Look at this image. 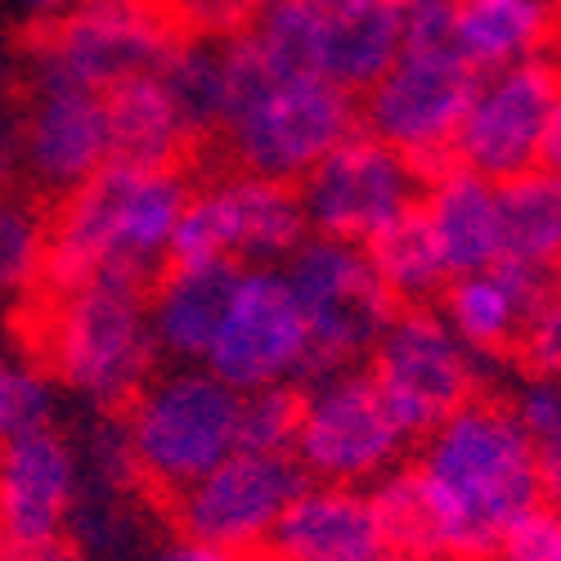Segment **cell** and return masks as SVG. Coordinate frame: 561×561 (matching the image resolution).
Instances as JSON below:
<instances>
[{"mask_svg": "<svg viewBox=\"0 0 561 561\" xmlns=\"http://www.w3.org/2000/svg\"><path fill=\"white\" fill-rule=\"evenodd\" d=\"M481 72L458 50H400L396 64L359 95V130L409 158L423 180L449 167L454 135Z\"/></svg>", "mask_w": 561, "mask_h": 561, "instance_id": "11", "label": "cell"}, {"mask_svg": "<svg viewBox=\"0 0 561 561\" xmlns=\"http://www.w3.org/2000/svg\"><path fill=\"white\" fill-rule=\"evenodd\" d=\"M239 265H167L149 284V323L162 359L171 364H203L216 337V323L233 293Z\"/></svg>", "mask_w": 561, "mask_h": 561, "instance_id": "21", "label": "cell"}, {"mask_svg": "<svg viewBox=\"0 0 561 561\" xmlns=\"http://www.w3.org/2000/svg\"><path fill=\"white\" fill-rule=\"evenodd\" d=\"M539 477H543V499H552L561 512V445L539 454Z\"/></svg>", "mask_w": 561, "mask_h": 561, "instance_id": "40", "label": "cell"}, {"mask_svg": "<svg viewBox=\"0 0 561 561\" xmlns=\"http://www.w3.org/2000/svg\"><path fill=\"white\" fill-rule=\"evenodd\" d=\"M494 561H561V512L548 503L535 507L503 535Z\"/></svg>", "mask_w": 561, "mask_h": 561, "instance_id": "35", "label": "cell"}, {"mask_svg": "<svg viewBox=\"0 0 561 561\" xmlns=\"http://www.w3.org/2000/svg\"><path fill=\"white\" fill-rule=\"evenodd\" d=\"M364 256L378 274V284L387 288V297L409 310V306H432L445 288H449V265L445 252L436 243V233L423 216V207L404 211L400 220H391L387 229H378L364 243Z\"/></svg>", "mask_w": 561, "mask_h": 561, "instance_id": "24", "label": "cell"}, {"mask_svg": "<svg viewBox=\"0 0 561 561\" xmlns=\"http://www.w3.org/2000/svg\"><path fill=\"white\" fill-rule=\"evenodd\" d=\"M382 552V530L368 490L310 481L270 530L261 561H368Z\"/></svg>", "mask_w": 561, "mask_h": 561, "instance_id": "19", "label": "cell"}, {"mask_svg": "<svg viewBox=\"0 0 561 561\" xmlns=\"http://www.w3.org/2000/svg\"><path fill=\"white\" fill-rule=\"evenodd\" d=\"M310 485L293 454H243L233 449L220 467L190 490L167 499L175 535H190L216 548L256 552L265 548L270 530L288 512V503Z\"/></svg>", "mask_w": 561, "mask_h": 561, "instance_id": "15", "label": "cell"}, {"mask_svg": "<svg viewBox=\"0 0 561 561\" xmlns=\"http://www.w3.org/2000/svg\"><path fill=\"white\" fill-rule=\"evenodd\" d=\"M539 167H543V171H557V175H561V90H557V100H552L548 126H543V145H539Z\"/></svg>", "mask_w": 561, "mask_h": 561, "instance_id": "39", "label": "cell"}, {"mask_svg": "<svg viewBox=\"0 0 561 561\" xmlns=\"http://www.w3.org/2000/svg\"><path fill=\"white\" fill-rule=\"evenodd\" d=\"M81 481H90L100 494H113V499H122L135 485H145L122 417H104V423L90 427V440H85V454H81Z\"/></svg>", "mask_w": 561, "mask_h": 561, "instance_id": "32", "label": "cell"}, {"mask_svg": "<svg viewBox=\"0 0 561 561\" xmlns=\"http://www.w3.org/2000/svg\"><path fill=\"white\" fill-rule=\"evenodd\" d=\"M149 561H261V557L256 552L216 548V543H203V539H190V535H171L167 543L153 548Z\"/></svg>", "mask_w": 561, "mask_h": 561, "instance_id": "37", "label": "cell"}, {"mask_svg": "<svg viewBox=\"0 0 561 561\" xmlns=\"http://www.w3.org/2000/svg\"><path fill=\"white\" fill-rule=\"evenodd\" d=\"M368 561H413V557H404V552H391V548H382V552H373Z\"/></svg>", "mask_w": 561, "mask_h": 561, "instance_id": "42", "label": "cell"}, {"mask_svg": "<svg viewBox=\"0 0 561 561\" xmlns=\"http://www.w3.org/2000/svg\"><path fill=\"white\" fill-rule=\"evenodd\" d=\"M225 117L220 139L248 175L301 184L342 139L359 130V95L329 77L274 64L252 32L220 41Z\"/></svg>", "mask_w": 561, "mask_h": 561, "instance_id": "3", "label": "cell"}, {"mask_svg": "<svg viewBox=\"0 0 561 561\" xmlns=\"http://www.w3.org/2000/svg\"><path fill=\"white\" fill-rule=\"evenodd\" d=\"M0 561H85V552L72 539H50L32 548H0Z\"/></svg>", "mask_w": 561, "mask_h": 561, "instance_id": "38", "label": "cell"}, {"mask_svg": "<svg viewBox=\"0 0 561 561\" xmlns=\"http://www.w3.org/2000/svg\"><path fill=\"white\" fill-rule=\"evenodd\" d=\"M19 158L41 190L64 198L81 190L90 175L108 167L104 95L77 85H27Z\"/></svg>", "mask_w": 561, "mask_h": 561, "instance_id": "17", "label": "cell"}, {"mask_svg": "<svg viewBox=\"0 0 561 561\" xmlns=\"http://www.w3.org/2000/svg\"><path fill=\"white\" fill-rule=\"evenodd\" d=\"M180 32L198 41H229L252 27L261 0H167Z\"/></svg>", "mask_w": 561, "mask_h": 561, "instance_id": "33", "label": "cell"}, {"mask_svg": "<svg viewBox=\"0 0 561 561\" xmlns=\"http://www.w3.org/2000/svg\"><path fill=\"white\" fill-rule=\"evenodd\" d=\"M162 90L171 95L180 122L190 126L194 145L220 130L225 117V68H220V41H198V36H180L175 50L158 64L153 72Z\"/></svg>", "mask_w": 561, "mask_h": 561, "instance_id": "26", "label": "cell"}, {"mask_svg": "<svg viewBox=\"0 0 561 561\" xmlns=\"http://www.w3.org/2000/svg\"><path fill=\"white\" fill-rule=\"evenodd\" d=\"M180 45L167 0H81V5L36 27L27 50V85H77L108 95L113 85L158 72Z\"/></svg>", "mask_w": 561, "mask_h": 561, "instance_id": "6", "label": "cell"}, {"mask_svg": "<svg viewBox=\"0 0 561 561\" xmlns=\"http://www.w3.org/2000/svg\"><path fill=\"white\" fill-rule=\"evenodd\" d=\"M36 427H55V382L0 346V445Z\"/></svg>", "mask_w": 561, "mask_h": 561, "instance_id": "30", "label": "cell"}, {"mask_svg": "<svg viewBox=\"0 0 561 561\" xmlns=\"http://www.w3.org/2000/svg\"><path fill=\"white\" fill-rule=\"evenodd\" d=\"M503 194V225H507V256H522L539 270L561 265V175L557 171H526L499 184Z\"/></svg>", "mask_w": 561, "mask_h": 561, "instance_id": "25", "label": "cell"}, {"mask_svg": "<svg viewBox=\"0 0 561 561\" xmlns=\"http://www.w3.org/2000/svg\"><path fill=\"white\" fill-rule=\"evenodd\" d=\"M417 207H423L454 278L490 270L494 261L507 256V225H503L499 184L449 162V167H440L423 180V198H417Z\"/></svg>", "mask_w": 561, "mask_h": 561, "instance_id": "20", "label": "cell"}, {"mask_svg": "<svg viewBox=\"0 0 561 561\" xmlns=\"http://www.w3.org/2000/svg\"><path fill=\"white\" fill-rule=\"evenodd\" d=\"M81 499V454L59 427H36L0 445V548L64 539Z\"/></svg>", "mask_w": 561, "mask_h": 561, "instance_id": "16", "label": "cell"}, {"mask_svg": "<svg viewBox=\"0 0 561 561\" xmlns=\"http://www.w3.org/2000/svg\"><path fill=\"white\" fill-rule=\"evenodd\" d=\"M552 0H462L454 23V50L467 68L499 72L552 50Z\"/></svg>", "mask_w": 561, "mask_h": 561, "instance_id": "23", "label": "cell"}, {"mask_svg": "<svg viewBox=\"0 0 561 561\" xmlns=\"http://www.w3.org/2000/svg\"><path fill=\"white\" fill-rule=\"evenodd\" d=\"M297 198L310 233L364 248L378 229L417 207L423 171L368 130H355L297 184Z\"/></svg>", "mask_w": 561, "mask_h": 561, "instance_id": "14", "label": "cell"}, {"mask_svg": "<svg viewBox=\"0 0 561 561\" xmlns=\"http://www.w3.org/2000/svg\"><path fill=\"white\" fill-rule=\"evenodd\" d=\"M561 90V59L548 50L539 59L485 72L454 135L449 162L490 184H507L539 167L543 126Z\"/></svg>", "mask_w": 561, "mask_h": 561, "instance_id": "13", "label": "cell"}, {"mask_svg": "<svg viewBox=\"0 0 561 561\" xmlns=\"http://www.w3.org/2000/svg\"><path fill=\"white\" fill-rule=\"evenodd\" d=\"M50 225L27 203L0 198V293H32L45 274Z\"/></svg>", "mask_w": 561, "mask_h": 561, "instance_id": "28", "label": "cell"}, {"mask_svg": "<svg viewBox=\"0 0 561 561\" xmlns=\"http://www.w3.org/2000/svg\"><path fill=\"white\" fill-rule=\"evenodd\" d=\"M301 417V387H256L239 400V449L243 454H293Z\"/></svg>", "mask_w": 561, "mask_h": 561, "instance_id": "29", "label": "cell"}, {"mask_svg": "<svg viewBox=\"0 0 561 561\" xmlns=\"http://www.w3.org/2000/svg\"><path fill=\"white\" fill-rule=\"evenodd\" d=\"M368 499H373V517H378V530H382V548L404 552L413 561H445L436 512H432V499L423 490L417 467H396L382 481H373Z\"/></svg>", "mask_w": 561, "mask_h": 561, "instance_id": "27", "label": "cell"}, {"mask_svg": "<svg viewBox=\"0 0 561 561\" xmlns=\"http://www.w3.org/2000/svg\"><path fill=\"white\" fill-rule=\"evenodd\" d=\"M364 373L409 440L436 432L449 413L477 400L481 387V359L449 333V323L432 306L396 310Z\"/></svg>", "mask_w": 561, "mask_h": 561, "instance_id": "10", "label": "cell"}, {"mask_svg": "<svg viewBox=\"0 0 561 561\" xmlns=\"http://www.w3.org/2000/svg\"><path fill=\"white\" fill-rule=\"evenodd\" d=\"M445 561H494L503 535L543 507L539 454L499 400H467L417 449Z\"/></svg>", "mask_w": 561, "mask_h": 561, "instance_id": "1", "label": "cell"}, {"mask_svg": "<svg viewBox=\"0 0 561 561\" xmlns=\"http://www.w3.org/2000/svg\"><path fill=\"white\" fill-rule=\"evenodd\" d=\"M278 270H284L288 293L306 319L310 378L359 368L400 310L378 284L359 243L310 233Z\"/></svg>", "mask_w": 561, "mask_h": 561, "instance_id": "7", "label": "cell"}, {"mask_svg": "<svg viewBox=\"0 0 561 561\" xmlns=\"http://www.w3.org/2000/svg\"><path fill=\"white\" fill-rule=\"evenodd\" d=\"M503 409L512 413V423L522 427V436L535 445V454L561 445V373L526 368V378L512 387Z\"/></svg>", "mask_w": 561, "mask_h": 561, "instance_id": "31", "label": "cell"}, {"mask_svg": "<svg viewBox=\"0 0 561 561\" xmlns=\"http://www.w3.org/2000/svg\"><path fill=\"white\" fill-rule=\"evenodd\" d=\"M77 5H81V0H27V14L36 19V27H45V23L68 19Z\"/></svg>", "mask_w": 561, "mask_h": 561, "instance_id": "41", "label": "cell"}, {"mask_svg": "<svg viewBox=\"0 0 561 561\" xmlns=\"http://www.w3.org/2000/svg\"><path fill=\"white\" fill-rule=\"evenodd\" d=\"M548 278L552 270L503 256L490 270L449 278V288L440 293V319L477 359L522 351L535 314L548 301Z\"/></svg>", "mask_w": 561, "mask_h": 561, "instance_id": "18", "label": "cell"}, {"mask_svg": "<svg viewBox=\"0 0 561 561\" xmlns=\"http://www.w3.org/2000/svg\"><path fill=\"white\" fill-rule=\"evenodd\" d=\"M522 359L539 373H561V265L548 278V301L522 342Z\"/></svg>", "mask_w": 561, "mask_h": 561, "instance_id": "36", "label": "cell"}, {"mask_svg": "<svg viewBox=\"0 0 561 561\" xmlns=\"http://www.w3.org/2000/svg\"><path fill=\"white\" fill-rule=\"evenodd\" d=\"M190 194L194 190L180 167L145 171L108 162L59 203L41 293L68 297L95 278H130L149 288L167 270L171 233L190 207Z\"/></svg>", "mask_w": 561, "mask_h": 561, "instance_id": "2", "label": "cell"}, {"mask_svg": "<svg viewBox=\"0 0 561 561\" xmlns=\"http://www.w3.org/2000/svg\"><path fill=\"white\" fill-rule=\"evenodd\" d=\"M310 239L297 184L233 171L190 194L167 265H284Z\"/></svg>", "mask_w": 561, "mask_h": 561, "instance_id": "8", "label": "cell"}, {"mask_svg": "<svg viewBox=\"0 0 561 561\" xmlns=\"http://www.w3.org/2000/svg\"><path fill=\"white\" fill-rule=\"evenodd\" d=\"M203 368L229 382L239 396L256 387L310 382L306 319L278 265H239Z\"/></svg>", "mask_w": 561, "mask_h": 561, "instance_id": "12", "label": "cell"}, {"mask_svg": "<svg viewBox=\"0 0 561 561\" xmlns=\"http://www.w3.org/2000/svg\"><path fill=\"white\" fill-rule=\"evenodd\" d=\"M239 391L203 364L158 368L126 409L122 427L139 477L158 494H180L239 449Z\"/></svg>", "mask_w": 561, "mask_h": 561, "instance_id": "5", "label": "cell"}, {"mask_svg": "<svg viewBox=\"0 0 561 561\" xmlns=\"http://www.w3.org/2000/svg\"><path fill=\"white\" fill-rule=\"evenodd\" d=\"M104 113H108V162L117 167H145V171L180 167V158L194 145L190 126L180 122L171 95L153 72L113 85L104 95Z\"/></svg>", "mask_w": 561, "mask_h": 561, "instance_id": "22", "label": "cell"}, {"mask_svg": "<svg viewBox=\"0 0 561 561\" xmlns=\"http://www.w3.org/2000/svg\"><path fill=\"white\" fill-rule=\"evenodd\" d=\"M409 436L396 427L364 368L323 373L301 387V417L293 458L319 485L368 490L400 467Z\"/></svg>", "mask_w": 561, "mask_h": 561, "instance_id": "9", "label": "cell"}, {"mask_svg": "<svg viewBox=\"0 0 561 561\" xmlns=\"http://www.w3.org/2000/svg\"><path fill=\"white\" fill-rule=\"evenodd\" d=\"M36 359L45 378L95 409H126L162 368L149 323V288L130 278H95L68 297H45L36 319Z\"/></svg>", "mask_w": 561, "mask_h": 561, "instance_id": "4", "label": "cell"}, {"mask_svg": "<svg viewBox=\"0 0 561 561\" xmlns=\"http://www.w3.org/2000/svg\"><path fill=\"white\" fill-rule=\"evenodd\" d=\"M462 0H396L404 50H454V23Z\"/></svg>", "mask_w": 561, "mask_h": 561, "instance_id": "34", "label": "cell"}]
</instances>
